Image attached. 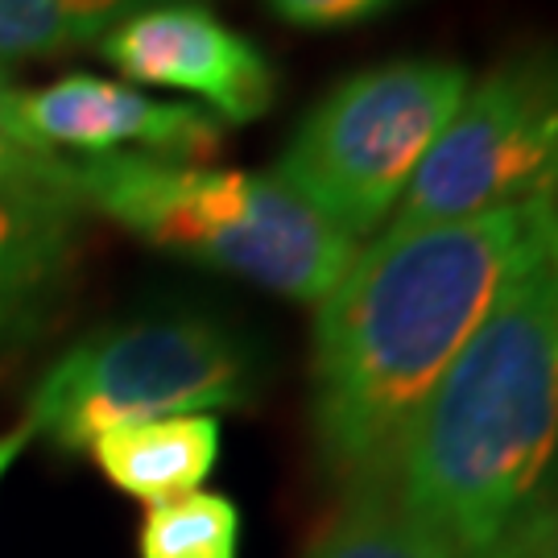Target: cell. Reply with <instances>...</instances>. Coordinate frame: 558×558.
<instances>
[{
	"mask_svg": "<svg viewBox=\"0 0 558 558\" xmlns=\"http://www.w3.org/2000/svg\"><path fill=\"white\" fill-rule=\"evenodd\" d=\"M555 211L558 199H534L468 220L385 228L319 299L311 422L327 472L348 493L393 488L422 401Z\"/></svg>",
	"mask_w": 558,
	"mask_h": 558,
	"instance_id": "obj_1",
	"label": "cell"
},
{
	"mask_svg": "<svg viewBox=\"0 0 558 558\" xmlns=\"http://www.w3.org/2000/svg\"><path fill=\"white\" fill-rule=\"evenodd\" d=\"M558 463V211L401 442L393 497L480 558Z\"/></svg>",
	"mask_w": 558,
	"mask_h": 558,
	"instance_id": "obj_2",
	"label": "cell"
},
{
	"mask_svg": "<svg viewBox=\"0 0 558 558\" xmlns=\"http://www.w3.org/2000/svg\"><path fill=\"white\" fill-rule=\"evenodd\" d=\"M75 191L161 253L294 302H319L356 257V240L274 174L100 154L75 161Z\"/></svg>",
	"mask_w": 558,
	"mask_h": 558,
	"instance_id": "obj_3",
	"label": "cell"
},
{
	"mask_svg": "<svg viewBox=\"0 0 558 558\" xmlns=\"http://www.w3.org/2000/svg\"><path fill=\"white\" fill-rule=\"evenodd\" d=\"M260 393V352L220 319L170 315L100 327L66 348L29 393L25 426L87 456L133 422L244 410Z\"/></svg>",
	"mask_w": 558,
	"mask_h": 558,
	"instance_id": "obj_4",
	"label": "cell"
},
{
	"mask_svg": "<svg viewBox=\"0 0 558 558\" xmlns=\"http://www.w3.org/2000/svg\"><path fill=\"white\" fill-rule=\"evenodd\" d=\"M472 87L463 62L393 59L331 87L281 149L278 174L343 236H368L398 211L422 158Z\"/></svg>",
	"mask_w": 558,
	"mask_h": 558,
	"instance_id": "obj_5",
	"label": "cell"
},
{
	"mask_svg": "<svg viewBox=\"0 0 558 558\" xmlns=\"http://www.w3.org/2000/svg\"><path fill=\"white\" fill-rule=\"evenodd\" d=\"M534 199H558V46L509 54L468 87L389 228L468 220Z\"/></svg>",
	"mask_w": 558,
	"mask_h": 558,
	"instance_id": "obj_6",
	"label": "cell"
},
{
	"mask_svg": "<svg viewBox=\"0 0 558 558\" xmlns=\"http://www.w3.org/2000/svg\"><path fill=\"white\" fill-rule=\"evenodd\" d=\"M100 54L133 83L199 96L220 124H248L278 100V66L269 54L199 0H174L120 21L100 38Z\"/></svg>",
	"mask_w": 558,
	"mask_h": 558,
	"instance_id": "obj_7",
	"label": "cell"
},
{
	"mask_svg": "<svg viewBox=\"0 0 558 558\" xmlns=\"http://www.w3.org/2000/svg\"><path fill=\"white\" fill-rule=\"evenodd\" d=\"M21 129L41 149H71L80 158L133 154L203 166L223 145V124L195 104H166L133 83L100 75H66L38 92H17Z\"/></svg>",
	"mask_w": 558,
	"mask_h": 558,
	"instance_id": "obj_8",
	"label": "cell"
},
{
	"mask_svg": "<svg viewBox=\"0 0 558 558\" xmlns=\"http://www.w3.org/2000/svg\"><path fill=\"white\" fill-rule=\"evenodd\" d=\"M80 191H0V352L29 339L66 290Z\"/></svg>",
	"mask_w": 558,
	"mask_h": 558,
	"instance_id": "obj_9",
	"label": "cell"
},
{
	"mask_svg": "<svg viewBox=\"0 0 558 558\" xmlns=\"http://www.w3.org/2000/svg\"><path fill=\"white\" fill-rule=\"evenodd\" d=\"M87 456L100 463L112 488L154 509L199 493L220 459V422L211 414L133 422L100 435Z\"/></svg>",
	"mask_w": 558,
	"mask_h": 558,
	"instance_id": "obj_10",
	"label": "cell"
},
{
	"mask_svg": "<svg viewBox=\"0 0 558 558\" xmlns=\"http://www.w3.org/2000/svg\"><path fill=\"white\" fill-rule=\"evenodd\" d=\"M302 558H463L451 542L435 534L430 525H422L414 513H405L393 493L380 488H360L348 493L339 505V513Z\"/></svg>",
	"mask_w": 558,
	"mask_h": 558,
	"instance_id": "obj_11",
	"label": "cell"
},
{
	"mask_svg": "<svg viewBox=\"0 0 558 558\" xmlns=\"http://www.w3.org/2000/svg\"><path fill=\"white\" fill-rule=\"evenodd\" d=\"M174 0H0V54L50 59L100 41L120 21Z\"/></svg>",
	"mask_w": 558,
	"mask_h": 558,
	"instance_id": "obj_12",
	"label": "cell"
},
{
	"mask_svg": "<svg viewBox=\"0 0 558 558\" xmlns=\"http://www.w3.org/2000/svg\"><path fill=\"white\" fill-rule=\"evenodd\" d=\"M141 558H240V509L220 493L154 505L137 534Z\"/></svg>",
	"mask_w": 558,
	"mask_h": 558,
	"instance_id": "obj_13",
	"label": "cell"
},
{
	"mask_svg": "<svg viewBox=\"0 0 558 558\" xmlns=\"http://www.w3.org/2000/svg\"><path fill=\"white\" fill-rule=\"evenodd\" d=\"M0 191H75V161L41 149L21 129L17 87L0 80Z\"/></svg>",
	"mask_w": 558,
	"mask_h": 558,
	"instance_id": "obj_14",
	"label": "cell"
},
{
	"mask_svg": "<svg viewBox=\"0 0 558 558\" xmlns=\"http://www.w3.org/2000/svg\"><path fill=\"white\" fill-rule=\"evenodd\" d=\"M274 13L299 29H348L389 13L401 0H269Z\"/></svg>",
	"mask_w": 558,
	"mask_h": 558,
	"instance_id": "obj_15",
	"label": "cell"
},
{
	"mask_svg": "<svg viewBox=\"0 0 558 558\" xmlns=\"http://www.w3.org/2000/svg\"><path fill=\"white\" fill-rule=\"evenodd\" d=\"M480 558H555V538H550V505L546 488L521 509L497 534V542Z\"/></svg>",
	"mask_w": 558,
	"mask_h": 558,
	"instance_id": "obj_16",
	"label": "cell"
},
{
	"mask_svg": "<svg viewBox=\"0 0 558 558\" xmlns=\"http://www.w3.org/2000/svg\"><path fill=\"white\" fill-rule=\"evenodd\" d=\"M29 439H34V430H29V426H17V430L0 435V480L9 476V468L21 459V451L29 447Z\"/></svg>",
	"mask_w": 558,
	"mask_h": 558,
	"instance_id": "obj_17",
	"label": "cell"
},
{
	"mask_svg": "<svg viewBox=\"0 0 558 558\" xmlns=\"http://www.w3.org/2000/svg\"><path fill=\"white\" fill-rule=\"evenodd\" d=\"M546 505H550V538H555V558H558V463L550 480H546Z\"/></svg>",
	"mask_w": 558,
	"mask_h": 558,
	"instance_id": "obj_18",
	"label": "cell"
}]
</instances>
